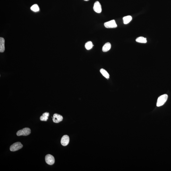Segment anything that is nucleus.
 <instances>
[{"label": "nucleus", "mask_w": 171, "mask_h": 171, "mask_svg": "<svg viewBox=\"0 0 171 171\" xmlns=\"http://www.w3.org/2000/svg\"><path fill=\"white\" fill-rule=\"evenodd\" d=\"M168 98L167 94H164L160 96L157 99V106L158 107L163 106L166 102Z\"/></svg>", "instance_id": "obj_1"}, {"label": "nucleus", "mask_w": 171, "mask_h": 171, "mask_svg": "<svg viewBox=\"0 0 171 171\" xmlns=\"http://www.w3.org/2000/svg\"><path fill=\"white\" fill-rule=\"evenodd\" d=\"M31 133V130L29 128H25L22 130H19L17 133L18 136H26L29 135Z\"/></svg>", "instance_id": "obj_2"}, {"label": "nucleus", "mask_w": 171, "mask_h": 171, "mask_svg": "<svg viewBox=\"0 0 171 171\" xmlns=\"http://www.w3.org/2000/svg\"><path fill=\"white\" fill-rule=\"evenodd\" d=\"M23 147V145L21 143L16 142L11 146L10 147V150L12 151H15L21 149Z\"/></svg>", "instance_id": "obj_3"}, {"label": "nucleus", "mask_w": 171, "mask_h": 171, "mask_svg": "<svg viewBox=\"0 0 171 171\" xmlns=\"http://www.w3.org/2000/svg\"><path fill=\"white\" fill-rule=\"evenodd\" d=\"M45 160L46 163L49 165H53L55 163V158L52 155L50 154L46 155L45 157Z\"/></svg>", "instance_id": "obj_4"}, {"label": "nucleus", "mask_w": 171, "mask_h": 171, "mask_svg": "<svg viewBox=\"0 0 171 171\" xmlns=\"http://www.w3.org/2000/svg\"><path fill=\"white\" fill-rule=\"evenodd\" d=\"M104 25L105 27L107 28H116L117 27L115 20H113L110 21L105 23L104 24Z\"/></svg>", "instance_id": "obj_5"}, {"label": "nucleus", "mask_w": 171, "mask_h": 171, "mask_svg": "<svg viewBox=\"0 0 171 171\" xmlns=\"http://www.w3.org/2000/svg\"><path fill=\"white\" fill-rule=\"evenodd\" d=\"M93 9L94 11L97 13H100L101 12L102 8L101 5L98 1H97L94 4Z\"/></svg>", "instance_id": "obj_6"}, {"label": "nucleus", "mask_w": 171, "mask_h": 171, "mask_svg": "<svg viewBox=\"0 0 171 171\" xmlns=\"http://www.w3.org/2000/svg\"><path fill=\"white\" fill-rule=\"evenodd\" d=\"M63 117L59 114H55L53 115V121L55 123H58L63 120Z\"/></svg>", "instance_id": "obj_7"}, {"label": "nucleus", "mask_w": 171, "mask_h": 171, "mask_svg": "<svg viewBox=\"0 0 171 171\" xmlns=\"http://www.w3.org/2000/svg\"><path fill=\"white\" fill-rule=\"evenodd\" d=\"M70 142V138L68 136L65 135L63 136L61 140V143L62 146H66L68 145Z\"/></svg>", "instance_id": "obj_8"}, {"label": "nucleus", "mask_w": 171, "mask_h": 171, "mask_svg": "<svg viewBox=\"0 0 171 171\" xmlns=\"http://www.w3.org/2000/svg\"><path fill=\"white\" fill-rule=\"evenodd\" d=\"M4 42L5 41L4 38L1 37L0 38V52L1 53L3 52L5 50Z\"/></svg>", "instance_id": "obj_9"}, {"label": "nucleus", "mask_w": 171, "mask_h": 171, "mask_svg": "<svg viewBox=\"0 0 171 171\" xmlns=\"http://www.w3.org/2000/svg\"><path fill=\"white\" fill-rule=\"evenodd\" d=\"M111 45L110 43H106L103 46L102 49V51L104 52H106L108 51L110 49Z\"/></svg>", "instance_id": "obj_10"}, {"label": "nucleus", "mask_w": 171, "mask_h": 171, "mask_svg": "<svg viewBox=\"0 0 171 171\" xmlns=\"http://www.w3.org/2000/svg\"><path fill=\"white\" fill-rule=\"evenodd\" d=\"M49 114L48 112H45L40 117V120L42 121H45L46 122L48 120V117L49 116Z\"/></svg>", "instance_id": "obj_11"}, {"label": "nucleus", "mask_w": 171, "mask_h": 171, "mask_svg": "<svg viewBox=\"0 0 171 171\" xmlns=\"http://www.w3.org/2000/svg\"><path fill=\"white\" fill-rule=\"evenodd\" d=\"M136 41L138 43H146L147 42V38L142 37H138L136 39Z\"/></svg>", "instance_id": "obj_12"}, {"label": "nucleus", "mask_w": 171, "mask_h": 171, "mask_svg": "<svg viewBox=\"0 0 171 171\" xmlns=\"http://www.w3.org/2000/svg\"><path fill=\"white\" fill-rule=\"evenodd\" d=\"M132 17L130 16H126L123 18V21L124 24H127L132 20Z\"/></svg>", "instance_id": "obj_13"}, {"label": "nucleus", "mask_w": 171, "mask_h": 171, "mask_svg": "<svg viewBox=\"0 0 171 171\" xmlns=\"http://www.w3.org/2000/svg\"><path fill=\"white\" fill-rule=\"evenodd\" d=\"M100 72L105 77L106 79H109V74L107 71L103 69H100Z\"/></svg>", "instance_id": "obj_14"}, {"label": "nucleus", "mask_w": 171, "mask_h": 171, "mask_svg": "<svg viewBox=\"0 0 171 171\" xmlns=\"http://www.w3.org/2000/svg\"><path fill=\"white\" fill-rule=\"evenodd\" d=\"M93 46L94 45H93L92 42L91 41L87 42L85 45V47L86 49L88 50L91 49Z\"/></svg>", "instance_id": "obj_15"}, {"label": "nucleus", "mask_w": 171, "mask_h": 171, "mask_svg": "<svg viewBox=\"0 0 171 171\" xmlns=\"http://www.w3.org/2000/svg\"><path fill=\"white\" fill-rule=\"evenodd\" d=\"M32 11L34 12H37L39 11V7L37 4H34L30 8Z\"/></svg>", "instance_id": "obj_16"}, {"label": "nucleus", "mask_w": 171, "mask_h": 171, "mask_svg": "<svg viewBox=\"0 0 171 171\" xmlns=\"http://www.w3.org/2000/svg\"><path fill=\"white\" fill-rule=\"evenodd\" d=\"M84 0L85 1H89V0Z\"/></svg>", "instance_id": "obj_17"}]
</instances>
